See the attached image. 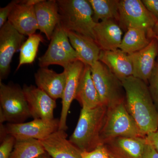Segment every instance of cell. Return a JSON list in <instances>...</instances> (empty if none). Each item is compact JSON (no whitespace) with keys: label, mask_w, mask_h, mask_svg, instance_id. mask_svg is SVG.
<instances>
[{"label":"cell","mask_w":158,"mask_h":158,"mask_svg":"<svg viewBox=\"0 0 158 158\" xmlns=\"http://www.w3.org/2000/svg\"><path fill=\"white\" fill-rule=\"evenodd\" d=\"M154 34L155 37H157L158 38V22L156 24L154 27L153 30Z\"/></svg>","instance_id":"35"},{"label":"cell","mask_w":158,"mask_h":158,"mask_svg":"<svg viewBox=\"0 0 158 158\" xmlns=\"http://www.w3.org/2000/svg\"><path fill=\"white\" fill-rule=\"evenodd\" d=\"M41 0H20L15 6L8 20L19 33L29 36L38 30L35 6Z\"/></svg>","instance_id":"11"},{"label":"cell","mask_w":158,"mask_h":158,"mask_svg":"<svg viewBox=\"0 0 158 158\" xmlns=\"http://www.w3.org/2000/svg\"><path fill=\"white\" fill-rule=\"evenodd\" d=\"M55 31L56 33L58 40L62 48L73 59L76 60H79L77 54L71 44L66 31L62 29L59 24Z\"/></svg>","instance_id":"27"},{"label":"cell","mask_w":158,"mask_h":158,"mask_svg":"<svg viewBox=\"0 0 158 158\" xmlns=\"http://www.w3.org/2000/svg\"><path fill=\"white\" fill-rule=\"evenodd\" d=\"M85 65L80 60L70 63L64 68L66 72V80L62 99V107L59 130L65 131L67 128L66 120L72 102L76 95L81 77Z\"/></svg>","instance_id":"10"},{"label":"cell","mask_w":158,"mask_h":158,"mask_svg":"<svg viewBox=\"0 0 158 158\" xmlns=\"http://www.w3.org/2000/svg\"><path fill=\"white\" fill-rule=\"evenodd\" d=\"M38 30L50 40L59 23V7L56 0H41L35 6Z\"/></svg>","instance_id":"18"},{"label":"cell","mask_w":158,"mask_h":158,"mask_svg":"<svg viewBox=\"0 0 158 158\" xmlns=\"http://www.w3.org/2000/svg\"><path fill=\"white\" fill-rule=\"evenodd\" d=\"M155 37V38H156L157 40L158 41V37ZM156 62H157V63H158V57H157V59Z\"/></svg>","instance_id":"37"},{"label":"cell","mask_w":158,"mask_h":158,"mask_svg":"<svg viewBox=\"0 0 158 158\" xmlns=\"http://www.w3.org/2000/svg\"><path fill=\"white\" fill-rule=\"evenodd\" d=\"M118 25L126 32L130 27L142 29L151 39L154 38V27L157 20L146 9L141 0H120Z\"/></svg>","instance_id":"7"},{"label":"cell","mask_w":158,"mask_h":158,"mask_svg":"<svg viewBox=\"0 0 158 158\" xmlns=\"http://www.w3.org/2000/svg\"><path fill=\"white\" fill-rule=\"evenodd\" d=\"M28 105L31 117L34 119L50 120L54 118V111L56 107V100L33 85H24L23 88Z\"/></svg>","instance_id":"12"},{"label":"cell","mask_w":158,"mask_h":158,"mask_svg":"<svg viewBox=\"0 0 158 158\" xmlns=\"http://www.w3.org/2000/svg\"><path fill=\"white\" fill-rule=\"evenodd\" d=\"M75 61L76 60L70 56L62 48L58 40L56 33L54 31L48 49L45 53L38 59V64L40 68L57 65L64 68Z\"/></svg>","instance_id":"22"},{"label":"cell","mask_w":158,"mask_h":158,"mask_svg":"<svg viewBox=\"0 0 158 158\" xmlns=\"http://www.w3.org/2000/svg\"><path fill=\"white\" fill-rule=\"evenodd\" d=\"M60 120L54 118L50 120L34 119L32 121L21 123H10L2 126L4 135L13 136L15 140L35 139L42 140L59 130Z\"/></svg>","instance_id":"8"},{"label":"cell","mask_w":158,"mask_h":158,"mask_svg":"<svg viewBox=\"0 0 158 158\" xmlns=\"http://www.w3.org/2000/svg\"><path fill=\"white\" fill-rule=\"evenodd\" d=\"M67 137L65 131L59 130L40 141L51 158H82L81 151Z\"/></svg>","instance_id":"14"},{"label":"cell","mask_w":158,"mask_h":158,"mask_svg":"<svg viewBox=\"0 0 158 158\" xmlns=\"http://www.w3.org/2000/svg\"><path fill=\"white\" fill-rule=\"evenodd\" d=\"M142 158H158V152L146 140Z\"/></svg>","instance_id":"33"},{"label":"cell","mask_w":158,"mask_h":158,"mask_svg":"<svg viewBox=\"0 0 158 158\" xmlns=\"http://www.w3.org/2000/svg\"><path fill=\"white\" fill-rule=\"evenodd\" d=\"M75 99L82 108L91 109L102 105L91 76L90 66L85 65L77 90Z\"/></svg>","instance_id":"21"},{"label":"cell","mask_w":158,"mask_h":158,"mask_svg":"<svg viewBox=\"0 0 158 158\" xmlns=\"http://www.w3.org/2000/svg\"><path fill=\"white\" fill-rule=\"evenodd\" d=\"M146 141L152 145L158 152V131L150 133L145 137Z\"/></svg>","instance_id":"34"},{"label":"cell","mask_w":158,"mask_h":158,"mask_svg":"<svg viewBox=\"0 0 158 158\" xmlns=\"http://www.w3.org/2000/svg\"><path fill=\"white\" fill-rule=\"evenodd\" d=\"M113 158V157L111 156H110V157H109V158Z\"/></svg>","instance_id":"38"},{"label":"cell","mask_w":158,"mask_h":158,"mask_svg":"<svg viewBox=\"0 0 158 158\" xmlns=\"http://www.w3.org/2000/svg\"><path fill=\"white\" fill-rule=\"evenodd\" d=\"M124 88L125 105L145 137L158 129V112L147 83L133 76L121 81Z\"/></svg>","instance_id":"1"},{"label":"cell","mask_w":158,"mask_h":158,"mask_svg":"<svg viewBox=\"0 0 158 158\" xmlns=\"http://www.w3.org/2000/svg\"><path fill=\"white\" fill-rule=\"evenodd\" d=\"M59 25L65 31H73L94 40L93 30L96 23L88 0H57Z\"/></svg>","instance_id":"3"},{"label":"cell","mask_w":158,"mask_h":158,"mask_svg":"<svg viewBox=\"0 0 158 158\" xmlns=\"http://www.w3.org/2000/svg\"><path fill=\"white\" fill-rule=\"evenodd\" d=\"M37 158H51L50 156L46 152L43 154L41 155L40 156Z\"/></svg>","instance_id":"36"},{"label":"cell","mask_w":158,"mask_h":158,"mask_svg":"<svg viewBox=\"0 0 158 158\" xmlns=\"http://www.w3.org/2000/svg\"><path fill=\"white\" fill-rule=\"evenodd\" d=\"M118 137L144 138L128 112L124 101L107 107L100 133L101 143Z\"/></svg>","instance_id":"4"},{"label":"cell","mask_w":158,"mask_h":158,"mask_svg":"<svg viewBox=\"0 0 158 158\" xmlns=\"http://www.w3.org/2000/svg\"><path fill=\"white\" fill-rule=\"evenodd\" d=\"M66 32L79 60L90 66L99 61L101 50L93 38L73 31Z\"/></svg>","instance_id":"20"},{"label":"cell","mask_w":158,"mask_h":158,"mask_svg":"<svg viewBox=\"0 0 158 158\" xmlns=\"http://www.w3.org/2000/svg\"><path fill=\"white\" fill-rule=\"evenodd\" d=\"M90 68L102 105L110 107L124 101L125 94L121 81L105 64L98 61Z\"/></svg>","instance_id":"6"},{"label":"cell","mask_w":158,"mask_h":158,"mask_svg":"<svg viewBox=\"0 0 158 158\" xmlns=\"http://www.w3.org/2000/svg\"><path fill=\"white\" fill-rule=\"evenodd\" d=\"M15 140V138L11 135H5L0 146V158H10Z\"/></svg>","instance_id":"29"},{"label":"cell","mask_w":158,"mask_h":158,"mask_svg":"<svg viewBox=\"0 0 158 158\" xmlns=\"http://www.w3.org/2000/svg\"><path fill=\"white\" fill-rule=\"evenodd\" d=\"M110 156L107 149L103 144H99L90 151H84L81 153L82 158H108Z\"/></svg>","instance_id":"30"},{"label":"cell","mask_w":158,"mask_h":158,"mask_svg":"<svg viewBox=\"0 0 158 158\" xmlns=\"http://www.w3.org/2000/svg\"><path fill=\"white\" fill-rule=\"evenodd\" d=\"M45 152L39 140L35 139L16 140L9 158H37Z\"/></svg>","instance_id":"25"},{"label":"cell","mask_w":158,"mask_h":158,"mask_svg":"<svg viewBox=\"0 0 158 158\" xmlns=\"http://www.w3.org/2000/svg\"><path fill=\"white\" fill-rule=\"evenodd\" d=\"M99 61L105 64L121 81L133 76L132 63L129 55L119 49L101 51Z\"/></svg>","instance_id":"19"},{"label":"cell","mask_w":158,"mask_h":158,"mask_svg":"<svg viewBox=\"0 0 158 158\" xmlns=\"http://www.w3.org/2000/svg\"><path fill=\"white\" fill-rule=\"evenodd\" d=\"M34 78L37 88L56 100L62 98L66 80L65 70L59 73L48 67L40 68Z\"/></svg>","instance_id":"17"},{"label":"cell","mask_w":158,"mask_h":158,"mask_svg":"<svg viewBox=\"0 0 158 158\" xmlns=\"http://www.w3.org/2000/svg\"><path fill=\"white\" fill-rule=\"evenodd\" d=\"M0 121L21 123L31 117L23 88L14 84L0 82Z\"/></svg>","instance_id":"5"},{"label":"cell","mask_w":158,"mask_h":158,"mask_svg":"<svg viewBox=\"0 0 158 158\" xmlns=\"http://www.w3.org/2000/svg\"><path fill=\"white\" fill-rule=\"evenodd\" d=\"M151 95L158 112V63L155 66L148 82Z\"/></svg>","instance_id":"28"},{"label":"cell","mask_w":158,"mask_h":158,"mask_svg":"<svg viewBox=\"0 0 158 158\" xmlns=\"http://www.w3.org/2000/svg\"><path fill=\"white\" fill-rule=\"evenodd\" d=\"M145 142V137H118L103 144L114 158H142Z\"/></svg>","instance_id":"16"},{"label":"cell","mask_w":158,"mask_h":158,"mask_svg":"<svg viewBox=\"0 0 158 158\" xmlns=\"http://www.w3.org/2000/svg\"><path fill=\"white\" fill-rule=\"evenodd\" d=\"M146 9L158 22V0H141Z\"/></svg>","instance_id":"32"},{"label":"cell","mask_w":158,"mask_h":158,"mask_svg":"<svg viewBox=\"0 0 158 158\" xmlns=\"http://www.w3.org/2000/svg\"><path fill=\"white\" fill-rule=\"evenodd\" d=\"M44 41L41 34L36 33L28 36L20 49L19 62L16 71L19 70L23 65L31 64L34 62L40 44Z\"/></svg>","instance_id":"26"},{"label":"cell","mask_w":158,"mask_h":158,"mask_svg":"<svg viewBox=\"0 0 158 158\" xmlns=\"http://www.w3.org/2000/svg\"></svg>","instance_id":"39"},{"label":"cell","mask_w":158,"mask_h":158,"mask_svg":"<svg viewBox=\"0 0 158 158\" xmlns=\"http://www.w3.org/2000/svg\"><path fill=\"white\" fill-rule=\"evenodd\" d=\"M152 39L144 30L129 28L123 37L118 49L128 54L134 53L145 48Z\"/></svg>","instance_id":"23"},{"label":"cell","mask_w":158,"mask_h":158,"mask_svg":"<svg viewBox=\"0 0 158 158\" xmlns=\"http://www.w3.org/2000/svg\"><path fill=\"white\" fill-rule=\"evenodd\" d=\"M107 107L82 108L78 121L69 140L82 152L90 151L101 144L100 133Z\"/></svg>","instance_id":"2"},{"label":"cell","mask_w":158,"mask_h":158,"mask_svg":"<svg viewBox=\"0 0 158 158\" xmlns=\"http://www.w3.org/2000/svg\"><path fill=\"white\" fill-rule=\"evenodd\" d=\"M20 0H13L7 6L0 8V28L7 22L9 15L14 9L15 6L19 2Z\"/></svg>","instance_id":"31"},{"label":"cell","mask_w":158,"mask_h":158,"mask_svg":"<svg viewBox=\"0 0 158 158\" xmlns=\"http://www.w3.org/2000/svg\"><path fill=\"white\" fill-rule=\"evenodd\" d=\"M25 39L8 20L0 28V82L9 75L13 56Z\"/></svg>","instance_id":"9"},{"label":"cell","mask_w":158,"mask_h":158,"mask_svg":"<svg viewBox=\"0 0 158 158\" xmlns=\"http://www.w3.org/2000/svg\"><path fill=\"white\" fill-rule=\"evenodd\" d=\"M133 67V76L148 84L158 56V41L154 37L147 47L136 52L129 54Z\"/></svg>","instance_id":"13"},{"label":"cell","mask_w":158,"mask_h":158,"mask_svg":"<svg viewBox=\"0 0 158 158\" xmlns=\"http://www.w3.org/2000/svg\"><path fill=\"white\" fill-rule=\"evenodd\" d=\"M93 10V19L95 23L107 20L118 22L119 0H88Z\"/></svg>","instance_id":"24"},{"label":"cell","mask_w":158,"mask_h":158,"mask_svg":"<svg viewBox=\"0 0 158 158\" xmlns=\"http://www.w3.org/2000/svg\"><path fill=\"white\" fill-rule=\"evenodd\" d=\"M93 33L94 41L101 50L119 48L123 39V30L116 21L107 20L96 23Z\"/></svg>","instance_id":"15"}]
</instances>
